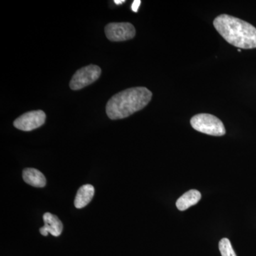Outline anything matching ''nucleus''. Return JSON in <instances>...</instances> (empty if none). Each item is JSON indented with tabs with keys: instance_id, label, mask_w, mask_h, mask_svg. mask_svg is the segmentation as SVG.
I'll use <instances>...</instances> for the list:
<instances>
[{
	"instance_id": "obj_1",
	"label": "nucleus",
	"mask_w": 256,
	"mask_h": 256,
	"mask_svg": "<svg viewBox=\"0 0 256 256\" xmlns=\"http://www.w3.org/2000/svg\"><path fill=\"white\" fill-rule=\"evenodd\" d=\"M214 26L230 44L244 50L256 48V28L250 23L228 14L214 20Z\"/></svg>"
},
{
	"instance_id": "obj_13",
	"label": "nucleus",
	"mask_w": 256,
	"mask_h": 256,
	"mask_svg": "<svg viewBox=\"0 0 256 256\" xmlns=\"http://www.w3.org/2000/svg\"><path fill=\"white\" fill-rule=\"evenodd\" d=\"M124 0H120V1H118V0H116V1L114 2V3H116V4H122V3L124 2Z\"/></svg>"
},
{
	"instance_id": "obj_2",
	"label": "nucleus",
	"mask_w": 256,
	"mask_h": 256,
	"mask_svg": "<svg viewBox=\"0 0 256 256\" xmlns=\"http://www.w3.org/2000/svg\"><path fill=\"white\" fill-rule=\"evenodd\" d=\"M152 97V94L146 87L126 89L116 94L108 100L106 114L111 120L126 118L146 107Z\"/></svg>"
},
{
	"instance_id": "obj_14",
	"label": "nucleus",
	"mask_w": 256,
	"mask_h": 256,
	"mask_svg": "<svg viewBox=\"0 0 256 256\" xmlns=\"http://www.w3.org/2000/svg\"><path fill=\"white\" fill-rule=\"evenodd\" d=\"M238 50L239 52H242V50H240V48H238Z\"/></svg>"
},
{
	"instance_id": "obj_12",
	"label": "nucleus",
	"mask_w": 256,
	"mask_h": 256,
	"mask_svg": "<svg viewBox=\"0 0 256 256\" xmlns=\"http://www.w3.org/2000/svg\"><path fill=\"white\" fill-rule=\"evenodd\" d=\"M140 4L141 1H140V0H136V1L133 2L132 4V11L137 12L138 8H139L140 5Z\"/></svg>"
},
{
	"instance_id": "obj_3",
	"label": "nucleus",
	"mask_w": 256,
	"mask_h": 256,
	"mask_svg": "<svg viewBox=\"0 0 256 256\" xmlns=\"http://www.w3.org/2000/svg\"><path fill=\"white\" fill-rule=\"evenodd\" d=\"M192 127L204 134L212 136H223L226 134V128L222 121L213 114H197L190 120Z\"/></svg>"
},
{
	"instance_id": "obj_4",
	"label": "nucleus",
	"mask_w": 256,
	"mask_h": 256,
	"mask_svg": "<svg viewBox=\"0 0 256 256\" xmlns=\"http://www.w3.org/2000/svg\"><path fill=\"white\" fill-rule=\"evenodd\" d=\"M101 68L98 66L89 65L76 72L70 82V88L74 90H80L90 85L100 78Z\"/></svg>"
},
{
	"instance_id": "obj_7",
	"label": "nucleus",
	"mask_w": 256,
	"mask_h": 256,
	"mask_svg": "<svg viewBox=\"0 0 256 256\" xmlns=\"http://www.w3.org/2000/svg\"><path fill=\"white\" fill-rule=\"evenodd\" d=\"M44 226L40 228L42 235L46 236L48 234L54 236H60L63 230V224L56 216L50 213H45L43 216Z\"/></svg>"
},
{
	"instance_id": "obj_8",
	"label": "nucleus",
	"mask_w": 256,
	"mask_h": 256,
	"mask_svg": "<svg viewBox=\"0 0 256 256\" xmlns=\"http://www.w3.org/2000/svg\"><path fill=\"white\" fill-rule=\"evenodd\" d=\"M23 180L25 182L34 188H44L46 184L44 175L34 168H26L24 170Z\"/></svg>"
},
{
	"instance_id": "obj_10",
	"label": "nucleus",
	"mask_w": 256,
	"mask_h": 256,
	"mask_svg": "<svg viewBox=\"0 0 256 256\" xmlns=\"http://www.w3.org/2000/svg\"><path fill=\"white\" fill-rule=\"evenodd\" d=\"M95 194V188L90 184H85L79 188L76 196L74 205L77 208L86 206Z\"/></svg>"
},
{
	"instance_id": "obj_5",
	"label": "nucleus",
	"mask_w": 256,
	"mask_h": 256,
	"mask_svg": "<svg viewBox=\"0 0 256 256\" xmlns=\"http://www.w3.org/2000/svg\"><path fill=\"white\" fill-rule=\"evenodd\" d=\"M106 36L111 42H124L136 36V28L129 22H114L106 25Z\"/></svg>"
},
{
	"instance_id": "obj_11",
	"label": "nucleus",
	"mask_w": 256,
	"mask_h": 256,
	"mask_svg": "<svg viewBox=\"0 0 256 256\" xmlns=\"http://www.w3.org/2000/svg\"><path fill=\"white\" fill-rule=\"evenodd\" d=\"M218 248L222 256H237L232 247V242L228 238H222L218 244Z\"/></svg>"
},
{
	"instance_id": "obj_9",
	"label": "nucleus",
	"mask_w": 256,
	"mask_h": 256,
	"mask_svg": "<svg viewBox=\"0 0 256 256\" xmlns=\"http://www.w3.org/2000/svg\"><path fill=\"white\" fill-rule=\"evenodd\" d=\"M201 198L202 194L200 192L195 190H190L178 198L176 206L178 210H188L190 207L196 204Z\"/></svg>"
},
{
	"instance_id": "obj_6",
	"label": "nucleus",
	"mask_w": 256,
	"mask_h": 256,
	"mask_svg": "<svg viewBox=\"0 0 256 256\" xmlns=\"http://www.w3.org/2000/svg\"><path fill=\"white\" fill-rule=\"evenodd\" d=\"M46 117L43 110L30 111L15 120L14 126L20 130L32 131L43 126Z\"/></svg>"
}]
</instances>
